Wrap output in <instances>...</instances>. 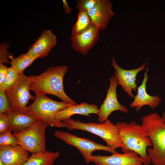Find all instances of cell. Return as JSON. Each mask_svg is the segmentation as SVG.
<instances>
[{
  "instance_id": "cell-26",
  "label": "cell",
  "mask_w": 165,
  "mask_h": 165,
  "mask_svg": "<svg viewBox=\"0 0 165 165\" xmlns=\"http://www.w3.org/2000/svg\"><path fill=\"white\" fill-rule=\"evenodd\" d=\"M10 44L6 42L0 44V64H8L9 63L8 60L9 57L12 55L8 51Z\"/></svg>"
},
{
  "instance_id": "cell-17",
  "label": "cell",
  "mask_w": 165,
  "mask_h": 165,
  "mask_svg": "<svg viewBox=\"0 0 165 165\" xmlns=\"http://www.w3.org/2000/svg\"><path fill=\"white\" fill-rule=\"evenodd\" d=\"M99 109L95 104H90L86 102H82L79 105H71L58 112L55 117L57 120L62 122L70 119L74 115L79 114L87 116H90V114L98 115Z\"/></svg>"
},
{
  "instance_id": "cell-16",
  "label": "cell",
  "mask_w": 165,
  "mask_h": 165,
  "mask_svg": "<svg viewBox=\"0 0 165 165\" xmlns=\"http://www.w3.org/2000/svg\"><path fill=\"white\" fill-rule=\"evenodd\" d=\"M29 156L19 145L0 146V160L4 165H23Z\"/></svg>"
},
{
  "instance_id": "cell-4",
  "label": "cell",
  "mask_w": 165,
  "mask_h": 165,
  "mask_svg": "<svg viewBox=\"0 0 165 165\" xmlns=\"http://www.w3.org/2000/svg\"><path fill=\"white\" fill-rule=\"evenodd\" d=\"M71 106L63 101H55L45 95L35 93L34 102L27 107L25 113L47 126L61 128L65 127V126L62 122L56 119L55 115Z\"/></svg>"
},
{
  "instance_id": "cell-29",
  "label": "cell",
  "mask_w": 165,
  "mask_h": 165,
  "mask_svg": "<svg viewBox=\"0 0 165 165\" xmlns=\"http://www.w3.org/2000/svg\"><path fill=\"white\" fill-rule=\"evenodd\" d=\"M63 5L64 9L66 15H70L72 12V9L68 5L66 0H63Z\"/></svg>"
},
{
  "instance_id": "cell-31",
  "label": "cell",
  "mask_w": 165,
  "mask_h": 165,
  "mask_svg": "<svg viewBox=\"0 0 165 165\" xmlns=\"http://www.w3.org/2000/svg\"><path fill=\"white\" fill-rule=\"evenodd\" d=\"M0 165H4V164L0 160Z\"/></svg>"
},
{
  "instance_id": "cell-3",
  "label": "cell",
  "mask_w": 165,
  "mask_h": 165,
  "mask_svg": "<svg viewBox=\"0 0 165 165\" xmlns=\"http://www.w3.org/2000/svg\"><path fill=\"white\" fill-rule=\"evenodd\" d=\"M141 122L152 144L147 149L151 163L165 165V121L155 112L143 116Z\"/></svg>"
},
{
  "instance_id": "cell-9",
  "label": "cell",
  "mask_w": 165,
  "mask_h": 165,
  "mask_svg": "<svg viewBox=\"0 0 165 165\" xmlns=\"http://www.w3.org/2000/svg\"><path fill=\"white\" fill-rule=\"evenodd\" d=\"M110 83L107 91V95L99 109L98 121L102 123L108 119L110 114L116 111H119L126 113L129 112L127 108L121 105L118 101L116 88L118 85L117 80L114 75L109 79Z\"/></svg>"
},
{
  "instance_id": "cell-20",
  "label": "cell",
  "mask_w": 165,
  "mask_h": 165,
  "mask_svg": "<svg viewBox=\"0 0 165 165\" xmlns=\"http://www.w3.org/2000/svg\"><path fill=\"white\" fill-rule=\"evenodd\" d=\"M38 56H31L27 53H23L16 57H14L12 55L9 57V63L11 66L20 74L23 73L24 70L30 66L36 59Z\"/></svg>"
},
{
  "instance_id": "cell-15",
  "label": "cell",
  "mask_w": 165,
  "mask_h": 165,
  "mask_svg": "<svg viewBox=\"0 0 165 165\" xmlns=\"http://www.w3.org/2000/svg\"><path fill=\"white\" fill-rule=\"evenodd\" d=\"M147 68L144 73V76L141 85L137 88V94L134 97L133 101L130 103V107L135 108L137 112H139L144 106L148 105L154 109L158 107L162 101L160 97L157 95L151 96L146 91V84L148 80V73L149 70L148 62Z\"/></svg>"
},
{
  "instance_id": "cell-2",
  "label": "cell",
  "mask_w": 165,
  "mask_h": 165,
  "mask_svg": "<svg viewBox=\"0 0 165 165\" xmlns=\"http://www.w3.org/2000/svg\"><path fill=\"white\" fill-rule=\"evenodd\" d=\"M116 125L123 144L121 148L122 152H135L142 160L144 165H149L151 161L147 153V149L152 146V144L141 124L133 120L129 123L118 122Z\"/></svg>"
},
{
  "instance_id": "cell-11",
  "label": "cell",
  "mask_w": 165,
  "mask_h": 165,
  "mask_svg": "<svg viewBox=\"0 0 165 165\" xmlns=\"http://www.w3.org/2000/svg\"><path fill=\"white\" fill-rule=\"evenodd\" d=\"M100 31L93 25L86 31L71 36L72 48L75 51L86 55L99 39Z\"/></svg>"
},
{
  "instance_id": "cell-27",
  "label": "cell",
  "mask_w": 165,
  "mask_h": 165,
  "mask_svg": "<svg viewBox=\"0 0 165 165\" xmlns=\"http://www.w3.org/2000/svg\"><path fill=\"white\" fill-rule=\"evenodd\" d=\"M10 129L7 113L0 114V134L6 132Z\"/></svg>"
},
{
  "instance_id": "cell-5",
  "label": "cell",
  "mask_w": 165,
  "mask_h": 165,
  "mask_svg": "<svg viewBox=\"0 0 165 165\" xmlns=\"http://www.w3.org/2000/svg\"><path fill=\"white\" fill-rule=\"evenodd\" d=\"M62 122L68 130H81L98 136L105 142L107 145L113 149L116 150L123 146L116 125L108 119L102 123H84L71 118Z\"/></svg>"
},
{
  "instance_id": "cell-10",
  "label": "cell",
  "mask_w": 165,
  "mask_h": 165,
  "mask_svg": "<svg viewBox=\"0 0 165 165\" xmlns=\"http://www.w3.org/2000/svg\"><path fill=\"white\" fill-rule=\"evenodd\" d=\"M111 65L114 68V76L118 84L120 85L124 91L131 98H134L132 90L136 91L138 86L136 83L138 74L145 69L146 63H145L136 69L126 70L121 68L117 63L114 57H112Z\"/></svg>"
},
{
  "instance_id": "cell-8",
  "label": "cell",
  "mask_w": 165,
  "mask_h": 165,
  "mask_svg": "<svg viewBox=\"0 0 165 165\" xmlns=\"http://www.w3.org/2000/svg\"><path fill=\"white\" fill-rule=\"evenodd\" d=\"M30 78L23 73L20 74L17 83L11 89L5 91L12 110L24 113L29 100H35V97L31 95L30 92Z\"/></svg>"
},
{
  "instance_id": "cell-19",
  "label": "cell",
  "mask_w": 165,
  "mask_h": 165,
  "mask_svg": "<svg viewBox=\"0 0 165 165\" xmlns=\"http://www.w3.org/2000/svg\"><path fill=\"white\" fill-rule=\"evenodd\" d=\"M60 156L58 152L46 150L32 154L23 165H53Z\"/></svg>"
},
{
  "instance_id": "cell-13",
  "label": "cell",
  "mask_w": 165,
  "mask_h": 165,
  "mask_svg": "<svg viewBox=\"0 0 165 165\" xmlns=\"http://www.w3.org/2000/svg\"><path fill=\"white\" fill-rule=\"evenodd\" d=\"M112 3L108 0H99L87 13L92 24L100 30L104 29L111 19L115 15L112 9Z\"/></svg>"
},
{
  "instance_id": "cell-28",
  "label": "cell",
  "mask_w": 165,
  "mask_h": 165,
  "mask_svg": "<svg viewBox=\"0 0 165 165\" xmlns=\"http://www.w3.org/2000/svg\"><path fill=\"white\" fill-rule=\"evenodd\" d=\"M7 66L3 64H0V85L4 82L7 75Z\"/></svg>"
},
{
  "instance_id": "cell-23",
  "label": "cell",
  "mask_w": 165,
  "mask_h": 165,
  "mask_svg": "<svg viewBox=\"0 0 165 165\" xmlns=\"http://www.w3.org/2000/svg\"><path fill=\"white\" fill-rule=\"evenodd\" d=\"M10 129L6 132L0 134V146L16 145H18V141Z\"/></svg>"
},
{
  "instance_id": "cell-12",
  "label": "cell",
  "mask_w": 165,
  "mask_h": 165,
  "mask_svg": "<svg viewBox=\"0 0 165 165\" xmlns=\"http://www.w3.org/2000/svg\"><path fill=\"white\" fill-rule=\"evenodd\" d=\"M92 162L95 165H142L143 162L138 154L134 152L119 153L109 156L92 155Z\"/></svg>"
},
{
  "instance_id": "cell-22",
  "label": "cell",
  "mask_w": 165,
  "mask_h": 165,
  "mask_svg": "<svg viewBox=\"0 0 165 165\" xmlns=\"http://www.w3.org/2000/svg\"><path fill=\"white\" fill-rule=\"evenodd\" d=\"M7 75L3 83L0 85V90L5 91L8 90L14 86L18 82L20 74L12 67L7 68Z\"/></svg>"
},
{
  "instance_id": "cell-21",
  "label": "cell",
  "mask_w": 165,
  "mask_h": 165,
  "mask_svg": "<svg viewBox=\"0 0 165 165\" xmlns=\"http://www.w3.org/2000/svg\"><path fill=\"white\" fill-rule=\"evenodd\" d=\"M93 25L87 12L79 10L77 19L72 28L71 36L86 31Z\"/></svg>"
},
{
  "instance_id": "cell-14",
  "label": "cell",
  "mask_w": 165,
  "mask_h": 165,
  "mask_svg": "<svg viewBox=\"0 0 165 165\" xmlns=\"http://www.w3.org/2000/svg\"><path fill=\"white\" fill-rule=\"evenodd\" d=\"M57 44L56 35L50 29L45 30L28 48L26 53L31 56L43 58L48 56Z\"/></svg>"
},
{
  "instance_id": "cell-6",
  "label": "cell",
  "mask_w": 165,
  "mask_h": 165,
  "mask_svg": "<svg viewBox=\"0 0 165 165\" xmlns=\"http://www.w3.org/2000/svg\"><path fill=\"white\" fill-rule=\"evenodd\" d=\"M47 126L37 120L26 129L13 134L19 145L24 150L34 154L46 151L45 132Z\"/></svg>"
},
{
  "instance_id": "cell-1",
  "label": "cell",
  "mask_w": 165,
  "mask_h": 165,
  "mask_svg": "<svg viewBox=\"0 0 165 165\" xmlns=\"http://www.w3.org/2000/svg\"><path fill=\"white\" fill-rule=\"evenodd\" d=\"M68 68L67 65L52 66L40 75L29 76L30 90L42 94L53 95L71 105H77L64 90L63 79Z\"/></svg>"
},
{
  "instance_id": "cell-25",
  "label": "cell",
  "mask_w": 165,
  "mask_h": 165,
  "mask_svg": "<svg viewBox=\"0 0 165 165\" xmlns=\"http://www.w3.org/2000/svg\"><path fill=\"white\" fill-rule=\"evenodd\" d=\"M99 0H78L75 7L79 10L87 12L93 8Z\"/></svg>"
},
{
  "instance_id": "cell-24",
  "label": "cell",
  "mask_w": 165,
  "mask_h": 165,
  "mask_svg": "<svg viewBox=\"0 0 165 165\" xmlns=\"http://www.w3.org/2000/svg\"><path fill=\"white\" fill-rule=\"evenodd\" d=\"M10 110V105L6 91L0 90V114L8 113Z\"/></svg>"
},
{
  "instance_id": "cell-18",
  "label": "cell",
  "mask_w": 165,
  "mask_h": 165,
  "mask_svg": "<svg viewBox=\"0 0 165 165\" xmlns=\"http://www.w3.org/2000/svg\"><path fill=\"white\" fill-rule=\"evenodd\" d=\"M10 129L13 134L21 132L33 124L37 120L25 113L13 111L11 110L7 113Z\"/></svg>"
},
{
  "instance_id": "cell-7",
  "label": "cell",
  "mask_w": 165,
  "mask_h": 165,
  "mask_svg": "<svg viewBox=\"0 0 165 165\" xmlns=\"http://www.w3.org/2000/svg\"><path fill=\"white\" fill-rule=\"evenodd\" d=\"M53 135L67 144L77 148L83 156L86 164L92 162V153L95 151H105L112 154L118 153L116 150L108 145H104L88 138L79 137L66 131L56 130Z\"/></svg>"
},
{
  "instance_id": "cell-30",
  "label": "cell",
  "mask_w": 165,
  "mask_h": 165,
  "mask_svg": "<svg viewBox=\"0 0 165 165\" xmlns=\"http://www.w3.org/2000/svg\"><path fill=\"white\" fill-rule=\"evenodd\" d=\"M162 117L163 119L165 121V110L163 113Z\"/></svg>"
}]
</instances>
